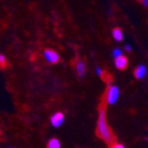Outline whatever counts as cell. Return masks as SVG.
Wrapping results in <instances>:
<instances>
[{"mask_svg": "<svg viewBox=\"0 0 148 148\" xmlns=\"http://www.w3.org/2000/svg\"><path fill=\"white\" fill-rule=\"evenodd\" d=\"M96 135L104 140L107 143H113L114 135L112 133V130L110 128L107 121V113L106 108L104 106H101L99 109V118H97V126H96Z\"/></svg>", "mask_w": 148, "mask_h": 148, "instance_id": "obj_1", "label": "cell"}, {"mask_svg": "<svg viewBox=\"0 0 148 148\" xmlns=\"http://www.w3.org/2000/svg\"><path fill=\"white\" fill-rule=\"evenodd\" d=\"M119 88L115 85H111L106 92V101L108 105H114L118 101Z\"/></svg>", "mask_w": 148, "mask_h": 148, "instance_id": "obj_2", "label": "cell"}, {"mask_svg": "<svg viewBox=\"0 0 148 148\" xmlns=\"http://www.w3.org/2000/svg\"><path fill=\"white\" fill-rule=\"evenodd\" d=\"M44 57L46 61L51 64H55L59 61V55L52 49H46L44 51Z\"/></svg>", "mask_w": 148, "mask_h": 148, "instance_id": "obj_3", "label": "cell"}, {"mask_svg": "<svg viewBox=\"0 0 148 148\" xmlns=\"http://www.w3.org/2000/svg\"><path fill=\"white\" fill-rule=\"evenodd\" d=\"M50 121H51L52 126H54V127H59V126H61L64 121L63 113H61V112H56V113H54L52 115V117H51V119H50Z\"/></svg>", "mask_w": 148, "mask_h": 148, "instance_id": "obj_4", "label": "cell"}, {"mask_svg": "<svg viewBox=\"0 0 148 148\" xmlns=\"http://www.w3.org/2000/svg\"><path fill=\"white\" fill-rule=\"evenodd\" d=\"M86 64H85L84 61H82V60H79V61H77L76 63V72L78 74V76L80 78H83V77L86 75Z\"/></svg>", "mask_w": 148, "mask_h": 148, "instance_id": "obj_5", "label": "cell"}, {"mask_svg": "<svg viewBox=\"0 0 148 148\" xmlns=\"http://www.w3.org/2000/svg\"><path fill=\"white\" fill-rule=\"evenodd\" d=\"M127 64H128L127 58H126L125 56H123V55L115 59V66L118 69H121V71H122V69H125L126 67H127Z\"/></svg>", "mask_w": 148, "mask_h": 148, "instance_id": "obj_6", "label": "cell"}, {"mask_svg": "<svg viewBox=\"0 0 148 148\" xmlns=\"http://www.w3.org/2000/svg\"><path fill=\"white\" fill-rule=\"evenodd\" d=\"M146 74H147V69H146L145 65H139V66H137V69H135V72H134L135 77L139 80L143 79L144 77L146 76Z\"/></svg>", "mask_w": 148, "mask_h": 148, "instance_id": "obj_7", "label": "cell"}, {"mask_svg": "<svg viewBox=\"0 0 148 148\" xmlns=\"http://www.w3.org/2000/svg\"><path fill=\"white\" fill-rule=\"evenodd\" d=\"M112 35H113L114 40H117V42H121L123 38V32L120 28H114L112 30Z\"/></svg>", "mask_w": 148, "mask_h": 148, "instance_id": "obj_8", "label": "cell"}, {"mask_svg": "<svg viewBox=\"0 0 148 148\" xmlns=\"http://www.w3.org/2000/svg\"><path fill=\"white\" fill-rule=\"evenodd\" d=\"M47 147L48 148H61V144H60V141L57 138H52L48 142Z\"/></svg>", "mask_w": 148, "mask_h": 148, "instance_id": "obj_9", "label": "cell"}, {"mask_svg": "<svg viewBox=\"0 0 148 148\" xmlns=\"http://www.w3.org/2000/svg\"><path fill=\"white\" fill-rule=\"evenodd\" d=\"M123 55V52H122V50L119 49V48H116V49L113 50V52H112V56L114 57V59H116L118 57L122 56Z\"/></svg>", "mask_w": 148, "mask_h": 148, "instance_id": "obj_10", "label": "cell"}, {"mask_svg": "<svg viewBox=\"0 0 148 148\" xmlns=\"http://www.w3.org/2000/svg\"><path fill=\"white\" fill-rule=\"evenodd\" d=\"M8 63V60H6V57L3 54H0V66H5Z\"/></svg>", "mask_w": 148, "mask_h": 148, "instance_id": "obj_11", "label": "cell"}, {"mask_svg": "<svg viewBox=\"0 0 148 148\" xmlns=\"http://www.w3.org/2000/svg\"><path fill=\"white\" fill-rule=\"evenodd\" d=\"M95 73H96V75H97V76L101 77V76H103V74H104V71H103V69H101V67L97 66L95 69Z\"/></svg>", "mask_w": 148, "mask_h": 148, "instance_id": "obj_12", "label": "cell"}, {"mask_svg": "<svg viewBox=\"0 0 148 148\" xmlns=\"http://www.w3.org/2000/svg\"><path fill=\"white\" fill-rule=\"evenodd\" d=\"M111 148H125L123 145H121V144H113Z\"/></svg>", "mask_w": 148, "mask_h": 148, "instance_id": "obj_13", "label": "cell"}, {"mask_svg": "<svg viewBox=\"0 0 148 148\" xmlns=\"http://www.w3.org/2000/svg\"><path fill=\"white\" fill-rule=\"evenodd\" d=\"M138 1H140V2L144 5V6L148 8V0H138Z\"/></svg>", "mask_w": 148, "mask_h": 148, "instance_id": "obj_14", "label": "cell"}, {"mask_svg": "<svg viewBox=\"0 0 148 148\" xmlns=\"http://www.w3.org/2000/svg\"><path fill=\"white\" fill-rule=\"evenodd\" d=\"M125 51H127V52H131L132 51V47L130 46V45H125Z\"/></svg>", "mask_w": 148, "mask_h": 148, "instance_id": "obj_15", "label": "cell"}, {"mask_svg": "<svg viewBox=\"0 0 148 148\" xmlns=\"http://www.w3.org/2000/svg\"><path fill=\"white\" fill-rule=\"evenodd\" d=\"M10 148H12V147H10Z\"/></svg>", "mask_w": 148, "mask_h": 148, "instance_id": "obj_16", "label": "cell"}]
</instances>
